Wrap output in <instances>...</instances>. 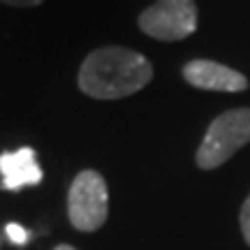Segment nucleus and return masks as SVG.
<instances>
[{
    "instance_id": "nucleus-5",
    "label": "nucleus",
    "mask_w": 250,
    "mask_h": 250,
    "mask_svg": "<svg viewBox=\"0 0 250 250\" xmlns=\"http://www.w3.org/2000/svg\"><path fill=\"white\" fill-rule=\"evenodd\" d=\"M183 77L188 83L204 90H223V93H239L248 88V79L241 72L213 61H192L183 67Z\"/></svg>"
},
{
    "instance_id": "nucleus-9",
    "label": "nucleus",
    "mask_w": 250,
    "mask_h": 250,
    "mask_svg": "<svg viewBox=\"0 0 250 250\" xmlns=\"http://www.w3.org/2000/svg\"><path fill=\"white\" fill-rule=\"evenodd\" d=\"M0 2L12 5V7H37V5H42L44 0H0Z\"/></svg>"
},
{
    "instance_id": "nucleus-8",
    "label": "nucleus",
    "mask_w": 250,
    "mask_h": 250,
    "mask_svg": "<svg viewBox=\"0 0 250 250\" xmlns=\"http://www.w3.org/2000/svg\"><path fill=\"white\" fill-rule=\"evenodd\" d=\"M241 229H243V239L250 246V195L243 202V208H241Z\"/></svg>"
},
{
    "instance_id": "nucleus-10",
    "label": "nucleus",
    "mask_w": 250,
    "mask_h": 250,
    "mask_svg": "<svg viewBox=\"0 0 250 250\" xmlns=\"http://www.w3.org/2000/svg\"><path fill=\"white\" fill-rule=\"evenodd\" d=\"M54 250H77V248H72V246H58V248H54Z\"/></svg>"
},
{
    "instance_id": "nucleus-6",
    "label": "nucleus",
    "mask_w": 250,
    "mask_h": 250,
    "mask_svg": "<svg viewBox=\"0 0 250 250\" xmlns=\"http://www.w3.org/2000/svg\"><path fill=\"white\" fill-rule=\"evenodd\" d=\"M0 176L2 190H21L26 186H37L42 181V169L37 165V153L30 146L0 155Z\"/></svg>"
},
{
    "instance_id": "nucleus-1",
    "label": "nucleus",
    "mask_w": 250,
    "mask_h": 250,
    "mask_svg": "<svg viewBox=\"0 0 250 250\" xmlns=\"http://www.w3.org/2000/svg\"><path fill=\"white\" fill-rule=\"evenodd\" d=\"M153 79V67L142 54L123 46H104L86 56L79 88L95 100H118L142 90Z\"/></svg>"
},
{
    "instance_id": "nucleus-4",
    "label": "nucleus",
    "mask_w": 250,
    "mask_h": 250,
    "mask_svg": "<svg viewBox=\"0 0 250 250\" xmlns=\"http://www.w3.org/2000/svg\"><path fill=\"white\" fill-rule=\"evenodd\" d=\"M139 28L162 42H179L197 30L195 0H155L139 14Z\"/></svg>"
},
{
    "instance_id": "nucleus-7",
    "label": "nucleus",
    "mask_w": 250,
    "mask_h": 250,
    "mask_svg": "<svg viewBox=\"0 0 250 250\" xmlns=\"http://www.w3.org/2000/svg\"><path fill=\"white\" fill-rule=\"evenodd\" d=\"M7 236H9V241L17 243V246H26L28 243V229H23V227L17 223L7 225Z\"/></svg>"
},
{
    "instance_id": "nucleus-3",
    "label": "nucleus",
    "mask_w": 250,
    "mask_h": 250,
    "mask_svg": "<svg viewBox=\"0 0 250 250\" xmlns=\"http://www.w3.org/2000/svg\"><path fill=\"white\" fill-rule=\"evenodd\" d=\"M67 211L70 223L81 232H95L104 225L109 211V192L107 183L98 171L86 169L72 181Z\"/></svg>"
},
{
    "instance_id": "nucleus-2",
    "label": "nucleus",
    "mask_w": 250,
    "mask_h": 250,
    "mask_svg": "<svg viewBox=\"0 0 250 250\" xmlns=\"http://www.w3.org/2000/svg\"><path fill=\"white\" fill-rule=\"evenodd\" d=\"M250 142V109L225 111L208 125L199 151L197 165L202 169H215L227 162L241 146Z\"/></svg>"
}]
</instances>
